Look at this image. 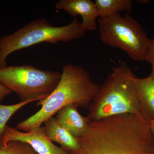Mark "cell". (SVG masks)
<instances>
[{"label":"cell","mask_w":154,"mask_h":154,"mask_svg":"<svg viewBox=\"0 0 154 154\" xmlns=\"http://www.w3.org/2000/svg\"><path fill=\"white\" fill-rule=\"evenodd\" d=\"M69 154H154L149 122L140 113L119 114L91 121Z\"/></svg>","instance_id":"obj_1"},{"label":"cell","mask_w":154,"mask_h":154,"mask_svg":"<svg viewBox=\"0 0 154 154\" xmlns=\"http://www.w3.org/2000/svg\"><path fill=\"white\" fill-rule=\"evenodd\" d=\"M61 78L53 92L46 99L38 101L41 108L32 116L19 122L17 128L28 132L41 126L66 105L74 104L89 107L99 91V86L91 79L88 71L80 66L67 64L63 68Z\"/></svg>","instance_id":"obj_2"},{"label":"cell","mask_w":154,"mask_h":154,"mask_svg":"<svg viewBox=\"0 0 154 154\" xmlns=\"http://www.w3.org/2000/svg\"><path fill=\"white\" fill-rule=\"evenodd\" d=\"M135 75L127 64L113 68L99 86L95 99L88 107V118L96 121L113 116L140 114V106L134 85Z\"/></svg>","instance_id":"obj_3"},{"label":"cell","mask_w":154,"mask_h":154,"mask_svg":"<svg viewBox=\"0 0 154 154\" xmlns=\"http://www.w3.org/2000/svg\"><path fill=\"white\" fill-rule=\"evenodd\" d=\"M87 31L77 17L60 27L54 26L44 18L31 21L14 33L0 37V68L8 66L7 58L15 51L42 42H69L83 37Z\"/></svg>","instance_id":"obj_4"},{"label":"cell","mask_w":154,"mask_h":154,"mask_svg":"<svg viewBox=\"0 0 154 154\" xmlns=\"http://www.w3.org/2000/svg\"><path fill=\"white\" fill-rule=\"evenodd\" d=\"M99 36L102 42L124 51L133 60H146L151 39L144 29L128 14H116L98 19Z\"/></svg>","instance_id":"obj_5"},{"label":"cell","mask_w":154,"mask_h":154,"mask_svg":"<svg viewBox=\"0 0 154 154\" xmlns=\"http://www.w3.org/2000/svg\"><path fill=\"white\" fill-rule=\"evenodd\" d=\"M61 73L40 69L30 65L0 68V84L17 94L20 102L40 101L53 92Z\"/></svg>","instance_id":"obj_6"},{"label":"cell","mask_w":154,"mask_h":154,"mask_svg":"<svg viewBox=\"0 0 154 154\" xmlns=\"http://www.w3.org/2000/svg\"><path fill=\"white\" fill-rule=\"evenodd\" d=\"M11 141H20L29 144L38 154H69L61 147L55 145L48 137L44 126L38 127L28 132L7 125L0 140V146Z\"/></svg>","instance_id":"obj_7"},{"label":"cell","mask_w":154,"mask_h":154,"mask_svg":"<svg viewBox=\"0 0 154 154\" xmlns=\"http://www.w3.org/2000/svg\"><path fill=\"white\" fill-rule=\"evenodd\" d=\"M57 10H63L74 18L77 15L82 18L81 25L87 30L97 29L96 19L99 17V12L94 2L91 0H60L56 4Z\"/></svg>","instance_id":"obj_8"},{"label":"cell","mask_w":154,"mask_h":154,"mask_svg":"<svg viewBox=\"0 0 154 154\" xmlns=\"http://www.w3.org/2000/svg\"><path fill=\"white\" fill-rule=\"evenodd\" d=\"M78 107L74 104L66 105L58 111L55 117L59 124L77 139L86 132L91 122L88 116L80 114Z\"/></svg>","instance_id":"obj_9"},{"label":"cell","mask_w":154,"mask_h":154,"mask_svg":"<svg viewBox=\"0 0 154 154\" xmlns=\"http://www.w3.org/2000/svg\"><path fill=\"white\" fill-rule=\"evenodd\" d=\"M134 85L140 106V114L149 122L154 120V77L135 76Z\"/></svg>","instance_id":"obj_10"},{"label":"cell","mask_w":154,"mask_h":154,"mask_svg":"<svg viewBox=\"0 0 154 154\" xmlns=\"http://www.w3.org/2000/svg\"><path fill=\"white\" fill-rule=\"evenodd\" d=\"M45 132L52 142L59 144L68 152L74 151L79 148V140L58 123L55 118L51 117L44 122Z\"/></svg>","instance_id":"obj_11"},{"label":"cell","mask_w":154,"mask_h":154,"mask_svg":"<svg viewBox=\"0 0 154 154\" xmlns=\"http://www.w3.org/2000/svg\"><path fill=\"white\" fill-rule=\"evenodd\" d=\"M98 9L99 17L110 16L132 11L133 2L131 0H96L94 2Z\"/></svg>","instance_id":"obj_12"},{"label":"cell","mask_w":154,"mask_h":154,"mask_svg":"<svg viewBox=\"0 0 154 154\" xmlns=\"http://www.w3.org/2000/svg\"><path fill=\"white\" fill-rule=\"evenodd\" d=\"M0 154H38L28 143L20 141H11L0 146Z\"/></svg>","instance_id":"obj_13"},{"label":"cell","mask_w":154,"mask_h":154,"mask_svg":"<svg viewBox=\"0 0 154 154\" xmlns=\"http://www.w3.org/2000/svg\"><path fill=\"white\" fill-rule=\"evenodd\" d=\"M33 101L20 102L12 105H3L0 104V140L7 123L14 113L22 107Z\"/></svg>","instance_id":"obj_14"},{"label":"cell","mask_w":154,"mask_h":154,"mask_svg":"<svg viewBox=\"0 0 154 154\" xmlns=\"http://www.w3.org/2000/svg\"><path fill=\"white\" fill-rule=\"evenodd\" d=\"M146 60L151 65L152 72L150 74L154 77V37L151 39L150 44Z\"/></svg>","instance_id":"obj_15"},{"label":"cell","mask_w":154,"mask_h":154,"mask_svg":"<svg viewBox=\"0 0 154 154\" xmlns=\"http://www.w3.org/2000/svg\"><path fill=\"white\" fill-rule=\"evenodd\" d=\"M12 93L10 89L0 84V104L6 96L10 95Z\"/></svg>","instance_id":"obj_16"},{"label":"cell","mask_w":154,"mask_h":154,"mask_svg":"<svg viewBox=\"0 0 154 154\" xmlns=\"http://www.w3.org/2000/svg\"><path fill=\"white\" fill-rule=\"evenodd\" d=\"M149 123L150 128L151 131L152 133V134L154 139V120L149 122Z\"/></svg>","instance_id":"obj_17"}]
</instances>
